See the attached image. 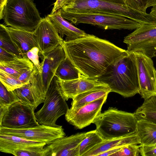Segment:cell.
Here are the masks:
<instances>
[{
	"label": "cell",
	"instance_id": "6da1fadb",
	"mask_svg": "<svg viewBox=\"0 0 156 156\" xmlns=\"http://www.w3.org/2000/svg\"><path fill=\"white\" fill-rule=\"evenodd\" d=\"M62 46L66 57L80 73L91 78L104 74L110 65L129 53L108 40L88 34L64 41Z\"/></svg>",
	"mask_w": 156,
	"mask_h": 156
},
{
	"label": "cell",
	"instance_id": "7a4b0ae2",
	"mask_svg": "<svg viewBox=\"0 0 156 156\" xmlns=\"http://www.w3.org/2000/svg\"><path fill=\"white\" fill-rule=\"evenodd\" d=\"M128 52L110 65L104 74L95 78L107 84L111 92L124 98L133 96L139 94V90L135 54Z\"/></svg>",
	"mask_w": 156,
	"mask_h": 156
},
{
	"label": "cell",
	"instance_id": "3957f363",
	"mask_svg": "<svg viewBox=\"0 0 156 156\" xmlns=\"http://www.w3.org/2000/svg\"><path fill=\"white\" fill-rule=\"evenodd\" d=\"M138 120L134 113L109 107L95 119L96 130L104 140L129 136L136 133Z\"/></svg>",
	"mask_w": 156,
	"mask_h": 156
},
{
	"label": "cell",
	"instance_id": "277c9868",
	"mask_svg": "<svg viewBox=\"0 0 156 156\" xmlns=\"http://www.w3.org/2000/svg\"><path fill=\"white\" fill-rule=\"evenodd\" d=\"M42 18L33 0H7L2 11L6 25L26 31L33 32Z\"/></svg>",
	"mask_w": 156,
	"mask_h": 156
},
{
	"label": "cell",
	"instance_id": "5b68a950",
	"mask_svg": "<svg viewBox=\"0 0 156 156\" xmlns=\"http://www.w3.org/2000/svg\"><path fill=\"white\" fill-rule=\"evenodd\" d=\"M61 12L98 13L121 15L136 22L142 19V13L126 5L109 3L101 0H66L60 9Z\"/></svg>",
	"mask_w": 156,
	"mask_h": 156
},
{
	"label": "cell",
	"instance_id": "8992f818",
	"mask_svg": "<svg viewBox=\"0 0 156 156\" xmlns=\"http://www.w3.org/2000/svg\"><path fill=\"white\" fill-rule=\"evenodd\" d=\"M62 16L72 24L84 23L105 30H135L140 23L118 15L98 13H74L60 11Z\"/></svg>",
	"mask_w": 156,
	"mask_h": 156
},
{
	"label": "cell",
	"instance_id": "52a82bcc",
	"mask_svg": "<svg viewBox=\"0 0 156 156\" xmlns=\"http://www.w3.org/2000/svg\"><path fill=\"white\" fill-rule=\"evenodd\" d=\"M44 103L41 108L35 113L37 121L40 124L58 126L56 123L57 120L65 115L69 108L55 76L50 83Z\"/></svg>",
	"mask_w": 156,
	"mask_h": 156
},
{
	"label": "cell",
	"instance_id": "ba28073f",
	"mask_svg": "<svg viewBox=\"0 0 156 156\" xmlns=\"http://www.w3.org/2000/svg\"><path fill=\"white\" fill-rule=\"evenodd\" d=\"M128 52H139L152 58L156 57V25L142 24L124 37Z\"/></svg>",
	"mask_w": 156,
	"mask_h": 156
},
{
	"label": "cell",
	"instance_id": "9c48e42d",
	"mask_svg": "<svg viewBox=\"0 0 156 156\" xmlns=\"http://www.w3.org/2000/svg\"><path fill=\"white\" fill-rule=\"evenodd\" d=\"M35 109L20 101L9 107L2 121L0 127L23 129L40 125L36 120Z\"/></svg>",
	"mask_w": 156,
	"mask_h": 156
},
{
	"label": "cell",
	"instance_id": "30bf717a",
	"mask_svg": "<svg viewBox=\"0 0 156 156\" xmlns=\"http://www.w3.org/2000/svg\"><path fill=\"white\" fill-rule=\"evenodd\" d=\"M0 134L16 136L29 140L45 143L47 145L66 135L62 126L54 127L41 124L23 129L0 127Z\"/></svg>",
	"mask_w": 156,
	"mask_h": 156
},
{
	"label": "cell",
	"instance_id": "8fae6325",
	"mask_svg": "<svg viewBox=\"0 0 156 156\" xmlns=\"http://www.w3.org/2000/svg\"><path fill=\"white\" fill-rule=\"evenodd\" d=\"M136 57L139 84V94L144 100L156 97V70L150 58L139 52Z\"/></svg>",
	"mask_w": 156,
	"mask_h": 156
},
{
	"label": "cell",
	"instance_id": "7c38bea8",
	"mask_svg": "<svg viewBox=\"0 0 156 156\" xmlns=\"http://www.w3.org/2000/svg\"><path fill=\"white\" fill-rule=\"evenodd\" d=\"M107 96L106 95L76 109L69 108L65 115L66 120L78 129L90 125L101 113L102 106Z\"/></svg>",
	"mask_w": 156,
	"mask_h": 156
},
{
	"label": "cell",
	"instance_id": "4fadbf2b",
	"mask_svg": "<svg viewBox=\"0 0 156 156\" xmlns=\"http://www.w3.org/2000/svg\"><path fill=\"white\" fill-rule=\"evenodd\" d=\"M37 41L40 54L43 55L53 50L64 40L47 16L42 18L33 31Z\"/></svg>",
	"mask_w": 156,
	"mask_h": 156
},
{
	"label": "cell",
	"instance_id": "5bb4252c",
	"mask_svg": "<svg viewBox=\"0 0 156 156\" xmlns=\"http://www.w3.org/2000/svg\"><path fill=\"white\" fill-rule=\"evenodd\" d=\"M61 90L66 101L93 89H110L108 85L96 78L87 77L80 73L78 78L64 80L58 78Z\"/></svg>",
	"mask_w": 156,
	"mask_h": 156
},
{
	"label": "cell",
	"instance_id": "9a60e30c",
	"mask_svg": "<svg viewBox=\"0 0 156 156\" xmlns=\"http://www.w3.org/2000/svg\"><path fill=\"white\" fill-rule=\"evenodd\" d=\"M86 133L65 136L47 144L44 147L45 156H79L80 144Z\"/></svg>",
	"mask_w": 156,
	"mask_h": 156
},
{
	"label": "cell",
	"instance_id": "2e32d148",
	"mask_svg": "<svg viewBox=\"0 0 156 156\" xmlns=\"http://www.w3.org/2000/svg\"><path fill=\"white\" fill-rule=\"evenodd\" d=\"M43 56L41 76L44 90L47 94L58 66L66 56L62 45H59Z\"/></svg>",
	"mask_w": 156,
	"mask_h": 156
},
{
	"label": "cell",
	"instance_id": "e0dca14e",
	"mask_svg": "<svg viewBox=\"0 0 156 156\" xmlns=\"http://www.w3.org/2000/svg\"><path fill=\"white\" fill-rule=\"evenodd\" d=\"M47 17L62 38L66 36L65 41L73 40L86 36L87 34L66 20L61 16L60 9L53 13L48 15Z\"/></svg>",
	"mask_w": 156,
	"mask_h": 156
},
{
	"label": "cell",
	"instance_id": "ac0fdd59",
	"mask_svg": "<svg viewBox=\"0 0 156 156\" xmlns=\"http://www.w3.org/2000/svg\"><path fill=\"white\" fill-rule=\"evenodd\" d=\"M44 142L32 140L18 136L0 134V151L12 154L15 151L27 147L45 146Z\"/></svg>",
	"mask_w": 156,
	"mask_h": 156
},
{
	"label": "cell",
	"instance_id": "d6986e66",
	"mask_svg": "<svg viewBox=\"0 0 156 156\" xmlns=\"http://www.w3.org/2000/svg\"><path fill=\"white\" fill-rule=\"evenodd\" d=\"M133 144H140L139 138L136 133L126 136L104 140L85 153L83 156H98L99 154L110 149Z\"/></svg>",
	"mask_w": 156,
	"mask_h": 156
},
{
	"label": "cell",
	"instance_id": "ffe728a7",
	"mask_svg": "<svg viewBox=\"0 0 156 156\" xmlns=\"http://www.w3.org/2000/svg\"><path fill=\"white\" fill-rule=\"evenodd\" d=\"M6 28L12 41L19 49L22 57L26 56L27 52L38 45L33 32L15 29L11 27Z\"/></svg>",
	"mask_w": 156,
	"mask_h": 156
},
{
	"label": "cell",
	"instance_id": "44dd1931",
	"mask_svg": "<svg viewBox=\"0 0 156 156\" xmlns=\"http://www.w3.org/2000/svg\"><path fill=\"white\" fill-rule=\"evenodd\" d=\"M136 133L141 146H156V124L144 119L138 120Z\"/></svg>",
	"mask_w": 156,
	"mask_h": 156
},
{
	"label": "cell",
	"instance_id": "7402d4cb",
	"mask_svg": "<svg viewBox=\"0 0 156 156\" xmlns=\"http://www.w3.org/2000/svg\"><path fill=\"white\" fill-rule=\"evenodd\" d=\"M34 67L26 55L12 61L0 62V69L18 78L23 72Z\"/></svg>",
	"mask_w": 156,
	"mask_h": 156
},
{
	"label": "cell",
	"instance_id": "603a6c76",
	"mask_svg": "<svg viewBox=\"0 0 156 156\" xmlns=\"http://www.w3.org/2000/svg\"><path fill=\"white\" fill-rule=\"evenodd\" d=\"M111 92L110 89H96L88 90L80 94L72 99L70 108L76 109L82 106L98 99Z\"/></svg>",
	"mask_w": 156,
	"mask_h": 156
},
{
	"label": "cell",
	"instance_id": "cb8c5ba5",
	"mask_svg": "<svg viewBox=\"0 0 156 156\" xmlns=\"http://www.w3.org/2000/svg\"><path fill=\"white\" fill-rule=\"evenodd\" d=\"M134 113L137 120L144 119L156 124V97L145 100Z\"/></svg>",
	"mask_w": 156,
	"mask_h": 156
},
{
	"label": "cell",
	"instance_id": "d4e9b609",
	"mask_svg": "<svg viewBox=\"0 0 156 156\" xmlns=\"http://www.w3.org/2000/svg\"><path fill=\"white\" fill-rule=\"evenodd\" d=\"M31 90L35 102V109L43 103L46 96L42 83L41 73L34 66V70L30 81Z\"/></svg>",
	"mask_w": 156,
	"mask_h": 156
},
{
	"label": "cell",
	"instance_id": "484cf974",
	"mask_svg": "<svg viewBox=\"0 0 156 156\" xmlns=\"http://www.w3.org/2000/svg\"><path fill=\"white\" fill-rule=\"evenodd\" d=\"M80 73L66 57L60 64L55 74L58 78L70 80L79 77Z\"/></svg>",
	"mask_w": 156,
	"mask_h": 156
},
{
	"label": "cell",
	"instance_id": "4316f807",
	"mask_svg": "<svg viewBox=\"0 0 156 156\" xmlns=\"http://www.w3.org/2000/svg\"><path fill=\"white\" fill-rule=\"evenodd\" d=\"M104 140L95 129L86 133V136L80 146L79 156L83 155Z\"/></svg>",
	"mask_w": 156,
	"mask_h": 156
},
{
	"label": "cell",
	"instance_id": "83f0119b",
	"mask_svg": "<svg viewBox=\"0 0 156 156\" xmlns=\"http://www.w3.org/2000/svg\"><path fill=\"white\" fill-rule=\"evenodd\" d=\"M0 47L19 58L22 57L19 49L7 31L6 26L2 24H0Z\"/></svg>",
	"mask_w": 156,
	"mask_h": 156
},
{
	"label": "cell",
	"instance_id": "f1b7e54d",
	"mask_svg": "<svg viewBox=\"0 0 156 156\" xmlns=\"http://www.w3.org/2000/svg\"><path fill=\"white\" fill-rule=\"evenodd\" d=\"M20 101L14 91H9L5 86L0 83V107H9L13 104Z\"/></svg>",
	"mask_w": 156,
	"mask_h": 156
},
{
	"label": "cell",
	"instance_id": "f546056e",
	"mask_svg": "<svg viewBox=\"0 0 156 156\" xmlns=\"http://www.w3.org/2000/svg\"><path fill=\"white\" fill-rule=\"evenodd\" d=\"M14 91L18 97L20 102L32 106L35 109V102L31 90L30 83L24 84Z\"/></svg>",
	"mask_w": 156,
	"mask_h": 156
},
{
	"label": "cell",
	"instance_id": "4dcf8cb0",
	"mask_svg": "<svg viewBox=\"0 0 156 156\" xmlns=\"http://www.w3.org/2000/svg\"><path fill=\"white\" fill-rule=\"evenodd\" d=\"M0 80L9 91H13L24 85L18 78L0 69Z\"/></svg>",
	"mask_w": 156,
	"mask_h": 156
},
{
	"label": "cell",
	"instance_id": "1f68e13d",
	"mask_svg": "<svg viewBox=\"0 0 156 156\" xmlns=\"http://www.w3.org/2000/svg\"><path fill=\"white\" fill-rule=\"evenodd\" d=\"M125 2L129 8L144 13L148 8L156 6V0H125Z\"/></svg>",
	"mask_w": 156,
	"mask_h": 156
},
{
	"label": "cell",
	"instance_id": "d6a6232c",
	"mask_svg": "<svg viewBox=\"0 0 156 156\" xmlns=\"http://www.w3.org/2000/svg\"><path fill=\"white\" fill-rule=\"evenodd\" d=\"M45 146L27 147L15 151L12 154L15 156H45Z\"/></svg>",
	"mask_w": 156,
	"mask_h": 156
},
{
	"label": "cell",
	"instance_id": "836d02e7",
	"mask_svg": "<svg viewBox=\"0 0 156 156\" xmlns=\"http://www.w3.org/2000/svg\"><path fill=\"white\" fill-rule=\"evenodd\" d=\"M140 144H131L125 146L111 156H138L140 154Z\"/></svg>",
	"mask_w": 156,
	"mask_h": 156
},
{
	"label": "cell",
	"instance_id": "e575fe53",
	"mask_svg": "<svg viewBox=\"0 0 156 156\" xmlns=\"http://www.w3.org/2000/svg\"><path fill=\"white\" fill-rule=\"evenodd\" d=\"M39 52H40L39 48L37 47H34L29 50L26 53V55L41 73V63L40 62L39 60L38 55Z\"/></svg>",
	"mask_w": 156,
	"mask_h": 156
},
{
	"label": "cell",
	"instance_id": "d590c367",
	"mask_svg": "<svg viewBox=\"0 0 156 156\" xmlns=\"http://www.w3.org/2000/svg\"><path fill=\"white\" fill-rule=\"evenodd\" d=\"M18 58L16 55L0 47V62H9Z\"/></svg>",
	"mask_w": 156,
	"mask_h": 156
},
{
	"label": "cell",
	"instance_id": "8d00e7d4",
	"mask_svg": "<svg viewBox=\"0 0 156 156\" xmlns=\"http://www.w3.org/2000/svg\"><path fill=\"white\" fill-rule=\"evenodd\" d=\"M140 154L143 156H156V146H141Z\"/></svg>",
	"mask_w": 156,
	"mask_h": 156
},
{
	"label": "cell",
	"instance_id": "74e56055",
	"mask_svg": "<svg viewBox=\"0 0 156 156\" xmlns=\"http://www.w3.org/2000/svg\"><path fill=\"white\" fill-rule=\"evenodd\" d=\"M34 70V66L33 68L29 69L22 73L18 79L24 85L30 83Z\"/></svg>",
	"mask_w": 156,
	"mask_h": 156
},
{
	"label": "cell",
	"instance_id": "f35d334b",
	"mask_svg": "<svg viewBox=\"0 0 156 156\" xmlns=\"http://www.w3.org/2000/svg\"><path fill=\"white\" fill-rule=\"evenodd\" d=\"M66 0H56L51 13H53L60 9L63 6Z\"/></svg>",
	"mask_w": 156,
	"mask_h": 156
},
{
	"label": "cell",
	"instance_id": "ab89813d",
	"mask_svg": "<svg viewBox=\"0 0 156 156\" xmlns=\"http://www.w3.org/2000/svg\"><path fill=\"white\" fill-rule=\"evenodd\" d=\"M9 108L7 107H0V122L2 121L7 112Z\"/></svg>",
	"mask_w": 156,
	"mask_h": 156
},
{
	"label": "cell",
	"instance_id": "60d3db41",
	"mask_svg": "<svg viewBox=\"0 0 156 156\" xmlns=\"http://www.w3.org/2000/svg\"><path fill=\"white\" fill-rule=\"evenodd\" d=\"M7 0H0V19H2V11Z\"/></svg>",
	"mask_w": 156,
	"mask_h": 156
},
{
	"label": "cell",
	"instance_id": "b9f144b4",
	"mask_svg": "<svg viewBox=\"0 0 156 156\" xmlns=\"http://www.w3.org/2000/svg\"><path fill=\"white\" fill-rule=\"evenodd\" d=\"M111 3L125 5V0H101Z\"/></svg>",
	"mask_w": 156,
	"mask_h": 156
}]
</instances>
